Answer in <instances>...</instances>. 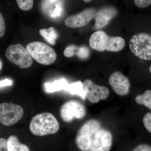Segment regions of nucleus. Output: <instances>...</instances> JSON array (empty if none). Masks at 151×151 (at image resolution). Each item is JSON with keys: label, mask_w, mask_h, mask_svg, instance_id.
<instances>
[{"label": "nucleus", "mask_w": 151, "mask_h": 151, "mask_svg": "<svg viewBox=\"0 0 151 151\" xmlns=\"http://www.w3.org/2000/svg\"><path fill=\"white\" fill-rule=\"evenodd\" d=\"M113 140L112 133L95 119L85 122L75 137L76 145L81 151H110Z\"/></svg>", "instance_id": "f257e3e1"}, {"label": "nucleus", "mask_w": 151, "mask_h": 151, "mask_svg": "<svg viewBox=\"0 0 151 151\" xmlns=\"http://www.w3.org/2000/svg\"><path fill=\"white\" fill-rule=\"evenodd\" d=\"M125 40L121 37L108 35L103 31L97 30L90 36L89 45L92 49L96 51H107L118 52L125 47Z\"/></svg>", "instance_id": "f03ea898"}, {"label": "nucleus", "mask_w": 151, "mask_h": 151, "mask_svg": "<svg viewBox=\"0 0 151 151\" xmlns=\"http://www.w3.org/2000/svg\"><path fill=\"white\" fill-rule=\"evenodd\" d=\"M58 121L52 114L42 113L34 116L29 124V130L33 134L45 136L55 134L59 129Z\"/></svg>", "instance_id": "7ed1b4c3"}, {"label": "nucleus", "mask_w": 151, "mask_h": 151, "mask_svg": "<svg viewBox=\"0 0 151 151\" xmlns=\"http://www.w3.org/2000/svg\"><path fill=\"white\" fill-rule=\"evenodd\" d=\"M26 49L33 59L42 65H51L56 60V52L46 44L33 42L27 45Z\"/></svg>", "instance_id": "20e7f679"}, {"label": "nucleus", "mask_w": 151, "mask_h": 151, "mask_svg": "<svg viewBox=\"0 0 151 151\" xmlns=\"http://www.w3.org/2000/svg\"><path fill=\"white\" fill-rule=\"evenodd\" d=\"M133 54L145 60H151V35L139 33L133 35L129 44Z\"/></svg>", "instance_id": "39448f33"}, {"label": "nucleus", "mask_w": 151, "mask_h": 151, "mask_svg": "<svg viewBox=\"0 0 151 151\" xmlns=\"http://www.w3.org/2000/svg\"><path fill=\"white\" fill-rule=\"evenodd\" d=\"M6 56L9 61L22 69L32 65L33 59L26 48L20 44L11 45L7 48Z\"/></svg>", "instance_id": "423d86ee"}, {"label": "nucleus", "mask_w": 151, "mask_h": 151, "mask_svg": "<svg viewBox=\"0 0 151 151\" xmlns=\"http://www.w3.org/2000/svg\"><path fill=\"white\" fill-rule=\"evenodd\" d=\"M24 110L17 104L4 103L0 104V122L7 127L16 124L22 118Z\"/></svg>", "instance_id": "0eeeda50"}, {"label": "nucleus", "mask_w": 151, "mask_h": 151, "mask_svg": "<svg viewBox=\"0 0 151 151\" xmlns=\"http://www.w3.org/2000/svg\"><path fill=\"white\" fill-rule=\"evenodd\" d=\"M86 113V108L82 103L76 100H69L61 106L60 116L63 122L70 123L74 119L84 118Z\"/></svg>", "instance_id": "6e6552de"}, {"label": "nucleus", "mask_w": 151, "mask_h": 151, "mask_svg": "<svg viewBox=\"0 0 151 151\" xmlns=\"http://www.w3.org/2000/svg\"><path fill=\"white\" fill-rule=\"evenodd\" d=\"M86 97L89 102L96 103L107 99L110 94L109 89L105 86H100L92 80L87 79L83 82Z\"/></svg>", "instance_id": "1a4fd4ad"}, {"label": "nucleus", "mask_w": 151, "mask_h": 151, "mask_svg": "<svg viewBox=\"0 0 151 151\" xmlns=\"http://www.w3.org/2000/svg\"><path fill=\"white\" fill-rule=\"evenodd\" d=\"M97 11L89 8L75 14L72 15L65 19L64 23L68 27L77 28L87 25L94 18Z\"/></svg>", "instance_id": "9d476101"}, {"label": "nucleus", "mask_w": 151, "mask_h": 151, "mask_svg": "<svg viewBox=\"0 0 151 151\" xmlns=\"http://www.w3.org/2000/svg\"><path fill=\"white\" fill-rule=\"evenodd\" d=\"M109 83L117 95L126 96L129 92L131 84L129 78L119 71L113 72L109 78Z\"/></svg>", "instance_id": "9b49d317"}, {"label": "nucleus", "mask_w": 151, "mask_h": 151, "mask_svg": "<svg viewBox=\"0 0 151 151\" xmlns=\"http://www.w3.org/2000/svg\"><path fill=\"white\" fill-rule=\"evenodd\" d=\"M118 10L112 6H106L97 11L94 20V29L99 30L105 27L118 14Z\"/></svg>", "instance_id": "f8f14e48"}, {"label": "nucleus", "mask_w": 151, "mask_h": 151, "mask_svg": "<svg viewBox=\"0 0 151 151\" xmlns=\"http://www.w3.org/2000/svg\"><path fill=\"white\" fill-rule=\"evenodd\" d=\"M7 141L9 151H30L28 146L21 143L16 136L12 135Z\"/></svg>", "instance_id": "ddd939ff"}, {"label": "nucleus", "mask_w": 151, "mask_h": 151, "mask_svg": "<svg viewBox=\"0 0 151 151\" xmlns=\"http://www.w3.org/2000/svg\"><path fill=\"white\" fill-rule=\"evenodd\" d=\"M65 90L71 94H76L81 97L83 100L86 98V94L84 89L83 83L81 81H74L67 85Z\"/></svg>", "instance_id": "4468645a"}, {"label": "nucleus", "mask_w": 151, "mask_h": 151, "mask_svg": "<svg viewBox=\"0 0 151 151\" xmlns=\"http://www.w3.org/2000/svg\"><path fill=\"white\" fill-rule=\"evenodd\" d=\"M68 84L65 79L62 78L55 81L52 83H45V86L47 92L52 93L60 91L62 89L65 90Z\"/></svg>", "instance_id": "2eb2a0df"}, {"label": "nucleus", "mask_w": 151, "mask_h": 151, "mask_svg": "<svg viewBox=\"0 0 151 151\" xmlns=\"http://www.w3.org/2000/svg\"><path fill=\"white\" fill-rule=\"evenodd\" d=\"M135 102L138 105H143L151 110V90H147L142 94L137 95Z\"/></svg>", "instance_id": "dca6fc26"}, {"label": "nucleus", "mask_w": 151, "mask_h": 151, "mask_svg": "<svg viewBox=\"0 0 151 151\" xmlns=\"http://www.w3.org/2000/svg\"><path fill=\"white\" fill-rule=\"evenodd\" d=\"M19 8L23 11L29 10L33 6V0H16Z\"/></svg>", "instance_id": "f3484780"}, {"label": "nucleus", "mask_w": 151, "mask_h": 151, "mask_svg": "<svg viewBox=\"0 0 151 151\" xmlns=\"http://www.w3.org/2000/svg\"><path fill=\"white\" fill-rule=\"evenodd\" d=\"M41 35L42 36L46 41L52 45H54L55 43V40L53 38L50 34L48 32L47 29H43L40 30Z\"/></svg>", "instance_id": "a211bd4d"}, {"label": "nucleus", "mask_w": 151, "mask_h": 151, "mask_svg": "<svg viewBox=\"0 0 151 151\" xmlns=\"http://www.w3.org/2000/svg\"><path fill=\"white\" fill-rule=\"evenodd\" d=\"M78 49V47L73 45L67 47L63 52L64 55L67 58L71 57L77 54Z\"/></svg>", "instance_id": "6ab92c4d"}, {"label": "nucleus", "mask_w": 151, "mask_h": 151, "mask_svg": "<svg viewBox=\"0 0 151 151\" xmlns=\"http://www.w3.org/2000/svg\"><path fill=\"white\" fill-rule=\"evenodd\" d=\"M143 123L145 128L151 134V113H146L144 116Z\"/></svg>", "instance_id": "aec40b11"}, {"label": "nucleus", "mask_w": 151, "mask_h": 151, "mask_svg": "<svg viewBox=\"0 0 151 151\" xmlns=\"http://www.w3.org/2000/svg\"><path fill=\"white\" fill-rule=\"evenodd\" d=\"M76 55L80 59H85L89 55V49L86 47H81L78 48Z\"/></svg>", "instance_id": "412c9836"}, {"label": "nucleus", "mask_w": 151, "mask_h": 151, "mask_svg": "<svg viewBox=\"0 0 151 151\" xmlns=\"http://www.w3.org/2000/svg\"><path fill=\"white\" fill-rule=\"evenodd\" d=\"M135 4L140 9L146 8L151 4V0H134Z\"/></svg>", "instance_id": "4be33fe9"}, {"label": "nucleus", "mask_w": 151, "mask_h": 151, "mask_svg": "<svg viewBox=\"0 0 151 151\" xmlns=\"http://www.w3.org/2000/svg\"><path fill=\"white\" fill-rule=\"evenodd\" d=\"M6 31V24L4 19L0 12V38L4 35Z\"/></svg>", "instance_id": "5701e85b"}, {"label": "nucleus", "mask_w": 151, "mask_h": 151, "mask_svg": "<svg viewBox=\"0 0 151 151\" xmlns=\"http://www.w3.org/2000/svg\"><path fill=\"white\" fill-rule=\"evenodd\" d=\"M131 151H151V147L147 144L138 145Z\"/></svg>", "instance_id": "b1692460"}, {"label": "nucleus", "mask_w": 151, "mask_h": 151, "mask_svg": "<svg viewBox=\"0 0 151 151\" xmlns=\"http://www.w3.org/2000/svg\"><path fill=\"white\" fill-rule=\"evenodd\" d=\"M0 151H9L7 141L4 138H0Z\"/></svg>", "instance_id": "393cba45"}, {"label": "nucleus", "mask_w": 151, "mask_h": 151, "mask_svg": "<svg viewBox=\"0 0 151 151\" xmlns=\"http://www.w3.org/2000/svg\"><path fill=\"white\" fill-rule=\"evenodd\" d=\"M13 81L12 80L8 78H6L2 81H0V88L4 86H11L12 84Z\"/></svg>", "instance_id": "a878e982"}, {"label": "nucleus", "mask_w": 151, "mask_h": 151, "mask_svg": "<svg viewBox=\"0 0 151 151\" xmlns=\"http://www.w3.org/2000/svg\"><path fill=\"white\" fill-rule=\"evenodd\" d=\"M48 32L50 34V35L55 40L57 38V34L54 28L53 27H51L47 29Z\"/></svg>", "instance_id": "bb28decb"}, {"label": "nucleus", "mask_w": 151, "mask_h": 151, "mask_svg": "<svg viewBox=\"0 0 151 151\" xmlns=\"http://www.w3.org/2000/svg\"><path fill=\"white\" fill-rule=\"evenodd\" d=\"M60 11L61 9L59 6H56V8L55 9L54 11V14L52 15L51 16L52 17L59 16L60 14Z\"/></svg>", "instance_id": "cd10ccee"}, {"label": "nucleus", "mask_w": 151, "mask_h": 151, "mask_svg": "<svg viewBox=\"0 0 151 151\" xmlns=\"http://www.w3.org/2000/svg\"><path fill=\"white\" fill-rule=\"evenodd\" d=\"M86 3H89L92 0H83Z\"/></svg>", "instance_id": "c85d7f7f"}, {"label": "nucleus", "mask_w": 151, "mask_h": 151, "mask_svg": "<svg viewBox=\"0 0 151 151\" xmlns=\"http://www.w3.org/2000/svg\"><path fill=\"white\" fill-rule=\"evenodd\" d=\"M149 71H150V73L151 74V65L150 66V68H149Z\"/></svg>", "instance_id": "c756f323"}, {"label": "nucleus", "mask_w": 151, "mask_h": 151, "mask_svg": "<svg viewBox=\"0 0 151 151\" xmlns=\"http://www.w3.org/2000/svg\"><path fill=\"white\" fill-rule=\"evenodd\" d=\"M1 63L0 62V69H1Z\"/></svg>", "instance_id": "7c9ffc66"}]
</instances>
